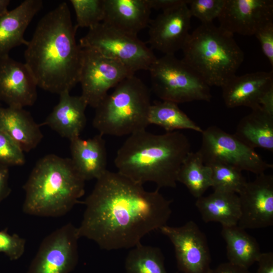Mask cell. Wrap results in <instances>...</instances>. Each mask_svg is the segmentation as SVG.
I'll list each match as a JSON object with an SVG mask.
<instances>
[{"label":"cell","mask_w":273,"mask_h":273,"mask_svg":"<svg viewBox=\"0 0 273 273\" xmlns=\"http://www.w3.org/2000/svg\"><path fill=\"white\" fill-rule=\"evenodd\" d=\"M234 135L250 148L273 152V113L252 110L239 122Z\"/></svg>","instance_id":"cb8c5ba5"},{"label":"cell","mask_w":273,"mask_h":273,"mask_svg":"<svg viewBox=\"0 0 273 273\" xmlns=\"http://www.w3.org/2000/svg\"><path fill=\"white\" fill-rule=\"evenodd\" d=\"M41 0H25L15 9L0 16V58L9 56L13 48L28 41L24 32L34 16L42 9Z\"/></svg>","instance_id":"ffe728a7"},{"label":"cell","mask_w":273,"mask_h":273,"mask_svg":"<svg viewBox=\"0 0 273 273\" xmlns=\"http://www.w3.org/2000/svg\"><path fill=\"white\" fill-rule=\"evenodd\" d=\"M149 123L158 125L167 132L190 129L202 133L203 130L179 109L177 104L167 101L151 104Z\"/></svg>","instance_id":"4316f807"},{"label":"cell","mask_w":273,"mask_h":273,"mask_svg":"<svg viewBox=\"0 0 273 273\" xmlns=\"http://www.w3.org/2000/svg\"><path fill=\"white\" fill-rule=\"evenodd\" d=\"M85 181L70 158L47 155L36 162L23 187V211L41 217L63 216L84 194Z\"/></svg>","instance_id":"277c9868"},{"label":"cell","mask_w":273,"mask_h":273,"mask_svg":"<svg viewBox=\"0 0 273 273\" xmlns=\"http://www.w3.org/2000/svg\"><path fill=\"white\" fill-rule=\"evenodd\" d=\"M40 124L23 108L0 107V130L10 136L24 151L29 152L41 142Z\"/></svg>","instance_id":"7402d4cb"},{"label":"cell","mask_w":273,"mask_h":273,"mask_svg":"<svg viewBox=\"0 0 273 273\" xmlns=\"http://www.w3.org/2000/svg\"><path fill=\"white\" fill-rule=\"evenodd\" d=\"M258 269L256 273H273V253H261L257 262Z\"/></svg>","instance_id":"d590c367"},{"label":"cell","mask_w":273,"mask_h":273,"mask_svg":"<svg viewBox=\"0 0 273 273\" xmlns=\"http://www.w3.org/2000/svg\"><path fill=\"white\" fill-rule=\"evenodd\" d=\"M82 49L78 82L82 89L80 96L88 106L95 109L111 88L134 73L119 61L96 49Z\"/></svg>","instance_id":"30bf717a"},{"label":"cell","mask_w":273,"mask_h":273,"mask_svg":"<svg viewBox=\"0 0 273 273\" xmlns=\"http://www.w3.org/2000/svg\"><path fill=\"white\" fill-rule=\"evenodd\" d=\"M77 228L68 223L41 243L28 273H69L78 259Z\"/></svg>","instance_id":"8fae6325"},{"label":"cell","mask_w":273,"mask_h":273,"mask_svg":"<svg viewBox=\"0 0 273 273\" xmlns=\"http://www.w3.org/2000/svg\"><path fill=\"white\" fill-rule=\"evenodd\" d=\"M24 151L6 133L0 130V165L10 167L25 163Z\"/></svg>","instance_id":"1f68e13d"},{"label":"cell","mask_w":273,"mask_h":273,"mask_svg":"<svg viewBox=\"0 0 273 273\" xmlns=\"http://www.w3.org/2000/svg\"><path fill=\"white\" fill-rule=\"evenodd\" d=\"M195 205L205 222H217L222 226L238 224L241 211L236 193L214 191L207 196L197 198Z\"/></svg>","instance_id":"603a6c76"},{"label":"cell","mask_w":273,"mask_h":273,"mask_svg":"<svg viewBox=\"0 0 273 273\" xmlns=\"http://www.w3.org/2000/svg\"><path fill=\"white\" fill-rule=\"evenodd\" d=\"M102 22L134 36L148 26L151 9L147 0H103Z\"/></svg>","instance_id":"d6986e66"},{"label":"cell","mask_w":273,"mask_h":273,"mask_svg":"<svg viewBox=\"0 0 273 273\" xmlns=\"http://www.w3.org/2000/svg\"><path fill=\"white\" fill-rule=\"evenodd\" d=\"M76 15L75 27L90 29L102 22L103 0H70Z\"/></svg>","instance_id":"f546056e"},{"label":"cell","mask_w":273,"mask_h":273,"mask_svg":"<svg viewBox=\"0 0 273 273\" xmlns=\"http://www.w3.org/2000/svg\"><path fill=\"white\" fill-rule=\"evenodd\" d=\"M208 273H251L248 268L230 262L222 263L217 267L211 269Z\"/></svg>","instance_id":"8d00e7d4"},{"label":"cell","mask_w":273,"mask_h":273,"mask_svg":"<svg viewBox=\"0 0 273 273\" xmlns=\"http://www.w3.org/2000/svg\"><path fill=\"white\" fill-rule=\"evenodd\" d=\"M239 226H222L229 262L248 268L257 262L261 252L256 239Z\"/></svg>","instance_id":"d4e9b609"},{"label":"cell","mask_w":273,"mask_h":273,"mask_svg":"<svg viewBox=\"0 0 273 273\" xmlns=\"http://www.w3.org/2000/svg\"><path fill=\"white\" fill-rule=\"evenodd\" d=\"M103 135L82 139L80 137L70 141L73 164L85 181L100 178L107 170L106 143Z\"/></svg>","instance_id":"44dd1931"},{"label":"cell","mask_w":273,"mask_h":273,"mask_svg":"<svg viewBox=\"0 0 273 273\" xmlns=\"http://www.w3.org/2000/svg\"><path fill=\"white\" fill-rule=\"evenodd\" d=\"M9 167L0 165V203L7 198L11 190L9 185Z\"/></svg>","instance_id":"e575fe53"},{"label":"cell","mask_w":273,"mask_h":273,"mask_svg":"<svg viewBox=\"0 0 273 273\" xmlns=\"http://www.w3.org/2000/svg\"><path fill=\"white\" fill-rule=\"evenodd\" d=\"M217 19L219 27L233 35H254L273 21V1L225 0Z\"/></svg>","instance_id":"2e32d148"},{"label":"cell","mask_w":273,"mask_h":273,"mask_svg":"<svg viewBox=\"0 0 273 273\" xmlns=\"http://www.w3.org/2000/svg\"><path fill=\"white\" fill-rule=\"evenodd\" d=\"M96 180L84 201L79 238L107 251L132 248L145 235L167 225L172 200L159 189L146 191L143 185L108 170Z\"/></svg>","instance_id":"6da1fadb"},{"label":"cell","mask_w":273,"mask_h":273,"mask_svg":"<svg viewBox=\"0 0 273 273\" xmlns=\"http://www.w3.org/2000/svg\"><path fill=\"white\" fill-rule=\"evenodd\" d=\"M164 258L158 247L141 243L132 248L125 263L126 273H167Z\"/></svg>","instance_id":"83f0119b"},{"label":"cell","mask_w":273,"mask_h":273,"mask_svg":"<svg viewBox=\"0 0 273 273\" xmlns=\"http://www.w3.org/2000/svg\"><path fill=\"white\" fill-rule=\"evenodd\" d=\"M188 1L163 11L155 19H151L148 42L151 49L165 55H174L182 50L190 34L192 16Z\"/></svg>","instance_id":"5bb4252c"},{"label":"cell","mask_w":273,"mask_h":273,"mask_svg":"<svg viewBox=\"0 0 273 273\" xmlns=\"http://www.w3.org/2000/svg\"><path fill=\"white\" fill-rule=\"evenodd\" d=\"M182 51V60L210 87H221L236 75L244 58L234 35L212 23L197 27Z\"/></svg>","instance_id":"5b68a950"},{"label":"cell","mask_w":273,"mask_h":273,"mask_svg":"<svg viewBox=\"0 0 273 273\" xmlns=\"http://www.w3.org/2000/svg\"><path fill=\"white\" fill-rule=\"evenodd\" d=\"M225 0H189L190 14L200 20L202 24L212 23L218 18Z\"/></svg>","instance_id":"4dcf8cb0"},{"label":"cell","mask_w":273,"mask_h":273,"mask_svg":"<svg viewBox=\"0 0 273 273\" xmlns=\"http://www.w3.org/2000/svg\"><path fill=\"white\" fill-rule=\"evenodd\" d=\"M26 240L17 234H9L6 229L0 231V253H4L11 260H17L23 255Z\"/></svg>","instance_id":"d6a6232c"},{"label":"cell","mask_w":273,"mask_h":273,"mask_svg":"<svg viewBox=\"0 0 273 273\" xmlns=\"http://www.w3.org/2000/svg\"><path fill=\"white\" fill-rule=\"evenodd\" d=\"M148 5L151 10H161L163 11L167 10L175 7L185 0H147Z\"/></svg>","instance_id":"74e56055"},{"label":"cell","mask_w":273,"mask_h":273,"mask_svg":"<svg viewBox=\"0 0 273 273\" xmlns=\"http://www.w3.org/2000/svg\"><path fill=\"white\" fill-rule=\"evenodd\" d=\"M208 166L212 170L211 187L214 191H225L238 194L247 182L242 171L234 167L221 163Z\"/></svg>","instance_id":"f1b7e54d"},{"label":"cell","mask_w":273,"mask_h":273,"mask_svg":"<svg viewBox=\"0 0 273 273\" xmlns=\"http://www.w3.org/2000/svg\"><path fill=\"white\" fill-rule=\"evenodd\" d=\"M241 215L237 225L261 229L273 225V176L264 173L247 182L239 193Z\"/></svg>","instance_id":"9a60e30c"},{"label":"cell","mask_w":273,"mask_h":273,"mask_svg":"<svg viewBox=\"0 0 273 273\" xmlns=\"http://www.w3.org/2000/svg\"><path fill=\"white\" fill-rule=\"evenodd\" d=\"M177 181L184 184L197 199L211 187V168L204 164L198 151L188 154L178 172Z\"/></svg>","instance_id":"484cf974"},{"label":"cell","mask_w":273,"mask_h":273,"mask_svg":"<svg viewBox=\"0 0 273 273\" xmlns=\"http://www.w3.org/2000/svg\"><path fill=\"white\" fill-rule=\"evenodd\" d=\"M150 91L134 75L124 79L95 108L93 125L100 134L130 135L149 125Z\"/></svg>","instance_id":"8992f818"},{"label":"cell","mask_w":273,"mask_h":273,"mask_svg":"<svg viewBox=\"0 0 273 273\" xmlns=\"http://www.w3.org/2000/svg\"><path fill=\"white\" fill-rule=\"evenodd\" d=\"M37 84L26 64L9 55L0 58V101L8 106L23 108L37 99Z\"/></svg>","instance_id":"e0dca14e"},{"label":"cell","mask_w":273,"mask_h":273,"mask_svg":"<svg viewBox=\"0 0 273 273\" xmlns=\"http://www.w3.org/2000/svg\"><path fill=\"white\" fill-rule=\"evenodd\" d=\"M59 96L58 103L40 125L48 126L61 137L70 141L80 137L84 128L88 105L81 96H71L69 92Z\"/></svg>","instance_id":"ac0fdd59"},{"label":"cell","mask_w":273,"mask_h":273,"mask_svg":"<svg viewBox=\"0 0 273 273\" xmlns=\"http://www.w3.org/2000/svg\"><path fill=\"white\" fill-rule=\"evenodd\" d=\"M76 29L65 2L38 22L24 58L40 88L59 95L78 83L82 49L76 41Z\"/></svg>","instance_id":"7a4b0ae2"},{"label":"cell","mask_w":273,"mask_h":273,"mask_svg":"<svg viewBox=\"0 0 273 273\" xmlns=\"http://www.w3.org/2000/svg\"><path fill=\"white\" fill-rule=\"evenodd\" d=\"M201 133V144L198 151L207 165L224 164L256 175L273 167L272 164L265 162L255 150L244 144L234 134L217 126H209Z\"/></svg>","instance_id":"9c48e42d"},{"label":"cell","mask_w":273,"mask_h":273,"mask_svg":"<svg viewBox=\"0 0 273 273\" xmlns=\"http://www.w3.org/2000/svg\"><path fill=\"white\" fill-rule=\"evenodd\" d=\"M10 3L9 0H0V16L4 15L9 11L8 7Z\"/></svg>","instance_id":"f35d334b"},{"label":"cell","mask_w":273,"mask_h":273,"mask_svg":"<svg viewBox=\"0 0 273 273\" xmlns=\"http://www.w3.org/2000/svg\"><path fill=\"white\" fill-rule=\"evenodd\" d=\"M152 89L162 101L176 104L210 102V87L182 59L174 55L157 58L149 70Z\"/></svg>","instance_id":"52a82bcc"},{"label":"cell","mask_w":273,"mask_h":273,"mask_svg":"<svg viewBox=\"0 0 273 273\" xmlns=\"http://www.w3.org/2000/svg\"><path fill=\"white\" fill-rule=\"evenodd\" d=\"M79 46L96 49L119 61L134 74L139 70H149L157 58L137 36L118 31L104 22L88 29L80 39Z\"/></svg>","instance_id":"ba28073f"},{"label":"cell","mask_w":273,"mask_h":273,"mask_svg":"<svg viewBox=\"0 0 273 273\" xmlns=\"http://www.w3.org/2000/svg\"><path fill=\"white\" fill-rule=\"evenodd\" d=\"M160 232L172 244L177 267L184 273H208L211 255L205 234L193 221L177 227L167 225Z\"/></svg>","instance_id":"7c38bea8"},{"label":"cell","mask_w":273,"mask_h":273,"mask_svg":"<svg viewBox=\"0 0 273 273\" xmlns=\"http://www.w3.org/2000/svg\"><path fill=\"white\" fill-rule=\"evenodd\" d=\"M226 106L258 108L273 113V72L257 71L237 76L221 87Z\"/></svg>","instance_id":"4fadbf2b"},{"label":"cell","mask_w":273,"mask_h":273,"mask_svg":"<svg viewBox=\"0 0 273 273\" xmlns=\"http://www.w3.org/2000/svg\"><path fill=\"white\" fill-rule=\"evenodd\" d=\"M259 41L262 51L273 67V21L260 28L254 34Z\"/></svg>","instance_id":"836d02e7"},{"label":"cell","mask_w":273,"mask_h":273,"mask_svg":"<svg viewBox=\"0 0 273 273\" xmlns=\"http://www.w3.org/2000/svg\"><path fill=\"white\" fill-rule=\"evenodd\" d=\"M191 151L190 142L181 132L154 134L144 129L128 135L114 164L117 172L136 183H154L158 189L175 188L180 167Z\"/></svg>","instance_id":"3957f363"}]
</instances>
